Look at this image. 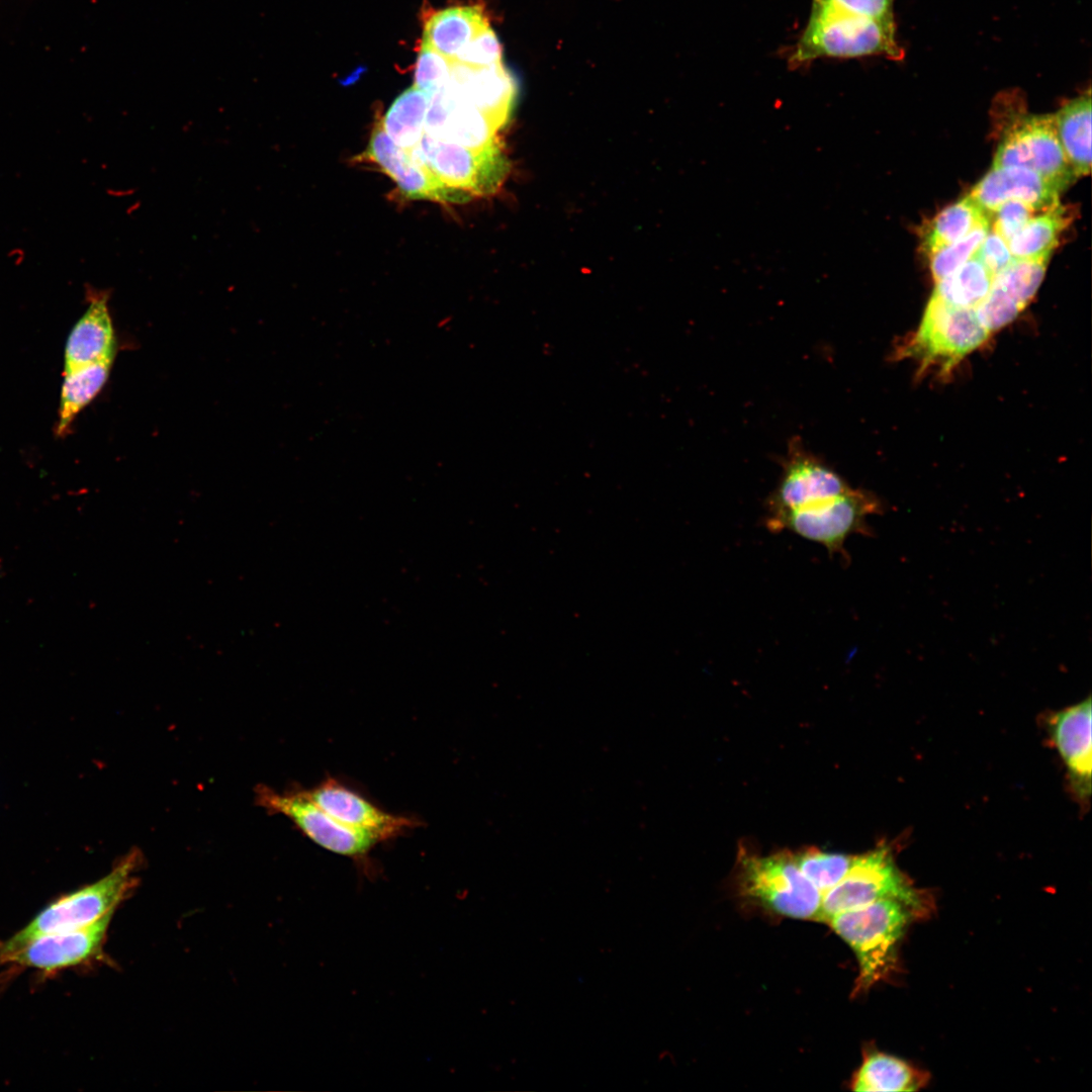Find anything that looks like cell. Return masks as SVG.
Returning <instances> with one entry per match:
<instances>
[{"mask_svg": "<svg viewBox=\"0 0 1092 1092\" xmlns=\"http://www.w3.org/2000/svg\"><path fill=\"white\" fill-rule=\"evenodd\" d=\"M873 55L902 59L894 22L878 21L813 0L807 25L790 56V65L795 68L819 58Z\"/></svg>", "mask_w": 1092, "mask_h": 1092, "instance_id": "obj_1", "label": "cell"}, {"mask_svg": "<svg viewBox=\"0 0 1092 1092\" xmlns=\"http://www.w3.org/2000/svg\"><path fill=\"white\" fill-rule=\"evenodd\" d=\"M916 916L904 903L883 899L837 913L827 921L856 956V993L867 991L896 969L898 944Z\"/></svg>", "mask_w": 1092, "mask_h": 1092, "instance_id": "obj_2", "label": "cell"}, {"mask_svg": "<svg viewBox=\"0 0 1092 1092\" xmlns=\"http://www.w3.org/2000/svg\"><path fill=\"white\" fill-rule=\"evenodd\" d=\"M139 851L124 856L106 876L57 899L28 924L0 941V959L34 938L84 927L114 911L135 884Z\"/></svg>", "mask_w": 1092, "mask_h": 1092, "instance_id": "obj_3", "label": "cell"}, {"mask_svg": "<svg viewBox=\"0 0 1092 1092\" xmlns=\"http://www.w3.org/2000/svg\"><path fill=\"white\" fill-rule=\"evenodd\" d=\"M883 899L898 900L917 916L929 908L928 899L899 871L885 846L853 856L842 880L822 895L819 920L827 922L837 913Z\"/></svg>", "mask_w": 1092, "mask_h": 1092, "instance_id": "obj_4", "label": "cell"}, {"mask_svg": "<svg viewBox=\"0 0 1092 1092\" xmlns=\"http://www.w3.org/2000/svg\"><path fill=\"white\" fill-rule=\"evenodd\" d=\"M881 500L872 492L850 487L831 498L765 518L771 532L788 530L821 544L829 554H844V543L853 534L872 535L870 515L882 514Z\"/></svg>", "mask_w": 1092, "mask_h": 1092, "instance_id": "obj_5", "label": "cell"}, {"mask_svg": "<svg viewBox=\"0 0 1092 1092\" xmlns=\"http://www.w3.org/2000/svg\"><path fill=\"white\" fill-rule=\"evenodd\" d=\"M739 874L743 895L779 914L819 920L822 894L801 872L794 855L743 852L739 855Z\"/></svg>", "mask_w": 1092, "mask_h": 1092, "instance_id": "obj_6", "label": "cell"}, {"mask_svg": "<svg viewBox=\"0 0 1092 1092\" xmlns=\"http://www.w3.org/2000/svg\"><path fill=\"white\" fill-rule=\"evenodd\" d=\"M989 334L975 308L956 307L932 294L920 326L904 351L919 359L923 366L937 365L945 373L980 347Z\"/></svg>", "mask_w": 1092, "mask_h": 1092, "instance_id": "obj_7", "label": "cell"}, {"mask_svg": "<svg viewBox=\"0 0 1092 1092\" xmlns=\"http://www.w3.org/2000/svg\"><path fill=\"white\" fill-rule=\"evenodd\" d=\"M408 152L444 184L472 198L495 192L509 169L498 142L483 149H469L425 133Z\"/></svg>", "mask_w": 1092, "mask_h": 1092, "instance_id": "obj_8", "label": "cell"}, {"mask_svg": "<svg viewBox=\"0 0 1092 1092\" xmlns=\"http://www.w3.org/2000/svg\"><path fill=\"white\" fill-rule=\"evenodd\" d=\"M257 801L267 811L288 818L301 833L322 848L360 862L369 857L380 840L352 829L328 814L302 790L279 793L259 786Z\"/></svg>", "mask_w": 1092, "mask_h": 1092, "instance_id": "obj_9", "label": "cell"}, {"mask_svg": "<svg viewBox=\"0 0 1092 1092\" xmlns=\"http://www.w3.org/2000/svg\"><path fill=\"white\" fill-rule=\"evenodd\" d=\"M992 166L1027 168L1061 190L1076 178L1059 142L1054 114L1016 116L999 144Z\"/></svg>", "mask_w": 1092, "mask_h": 1092, "instance_id": "obj_10", "label": "cell"}, {"mask_svg": "<svg viewBox=\"0 0 1092 1092\" xmlns=\"http://www.w3.org/2000/svg\"><path fill=\"white\" fill-rule=\"evenodd\" d=\"M850 487L835 469L807 450L799 437H794L782 460L778 485L766 499L765 518L831 498Z\"/></svg>", "mask_w": 1092, "mask_h": 1092, "instance_id": "obj_11", "label": "cell"}, {"mask_svg": "<svg viewBox=\"0 0 1092 1092\" xmlns=\"http://www.w3.org/2000/svg\"><path fill=\"white\" fill-rule=\"evenodd\" d=\"M357 161L375 165L397 185L408 199H424L442 203H463L472 199L467 193L440 181L408 151L395 145L384 131L380 120L373 126L365 151Z\"/></svg>", "mask_w": 1092, "mask_h": 1092, "instance_id": "obj_12", "label": "cell"}, {"mask_svg": "<svg viewBox=\"0 0 1092 1092\" xmlns=\"http://www.w3.org/2000/svg\"><path fill=\"white\" fill-rule=\"evenodd\" d=\"M318 807L342 824L376 837L380 842L394 839L420 825L412 817L387 812L334 778L302 790Z\"/></svg>", "mask_w": 1092, "mask_h": 1092, "instance_id": "obj_13", "label": "cell"}, {"mask_svg": "<svg viewBox=\"0 0 1092 1092\" xmlns=\"http://www.w3.org/2000/svg\"><path fill=\"white\" fill-rule=\"evenodd\" d=\"M113 912L84 927L34 938L1 958L0 965L13 964L47 973L81 965L99 953Z\"/></svg>", "mask_w": 1092, "mask_h": 1092, "instance_id": "obj_14", "label": "cell"}, {"mask_svg": "<svg viewBox=\"0 0 1092 1092\" xmlns=\"http://www.w3.org/2000/svg\"><path fill=\"white\" fill-rule=\"evenodd\" d=\"M497 128L477 108L462 100L448 81L431 97L425 119L429 136L469 149L497 143Z\"/></svg>", "mask_w": 1092, "mask_h": 1092, "instance_id": "obj_15", "label": "cell"}, {"mask_svg": "<svg viewBox=\"0 0 1092 1092\" xmlns=\"http://www.w3.org/2000/svg\"><path fill=\"white\" fill-rule=\"evenodd\" d=\"M448 83L497 130L508 123L517 97V84L502 62L487 67H470L453 61Z\"/></svg>", "mask_w": 1092, "mask_h": 1092, "instance_id": "obj_16", "label": "cell"}, {"mask_svg": "<svg viewBox=\"0 0 1092 1092\" xmlns=\"http://www.w3.org/2000/svg\"><path fill=\"white\" fill-rule=\"evenodd\" d=\"M1091 698L1054 713L1048 719L1052 742L1068 770L1069 780L1081 799L1091 793L1092 736Z\"/></svg>", "mask_w": 1092, "mask_h": 1092, "instance_id": "obj_17", "label": "cell"}, {"mask_svg": "<svg viewBox=\"0 0 1092 1092\" xmlns=\"http://www.w3.org/2000/svg\"><path fill=\"white\" fill-rule=\"evenodd\" d=\"M1061 189L1027 168L993 167L976 184L970 197L990 214L1007 200H1019L1037 211L1059 204Z\"/></svg>", "mask_w": 1092, "mask_h": 1092, "instance_id": "obj_18", "label": "cell"}, {"mask_svg": "<svg viewBox=\"0 0 1092 1092\" xmlns=\"http://www.w3.org/2000/svg\"><path fill=\"white\" fill-rule=\"evenodd\" d=\"M114 335L104 294L90 304L73 329L66 346L65 373L114 357Z\"/></svg>", "mask_w": 1092, "mask_h": 1092, "instance_id": "obj_19", "label": "cell"}, {"mask_svg": "<svg viewBox=\"0 0 1092 1092\" xmlns=\"http://www.w3.org/2000/svg\"><path fill=\"white\" fill-rule=\"evenodd\" d=\"M422 43L453 61L461 49L489 25L481 7L453 6L428 9L424 14Z\"/></svg>", "mask_w": 1092, "mask_h": 1092, "instance_id": "obj_20", "label": "cell"}, {"mask_svg": "<svg viewBox=\"0 0 1092 1092\" xmlns=\"http://www.w3.org/2000/svg\"><path fill=\"white\" fill-rule=\"evenodd\" d=\"M1059 142L1075 175L1091 169V95L1087 93L1066 103L1054 114Z\"/></svg>", "mask_w": 1092, "mask_h": 1092, "instance_id": "obj_21", "label": "cell"}, {"mask_svg": "<svg viewBox=\"0 0 1092 1092\" xmlns=\"http://www.w3.org/2000/svg\"><path fill=\"white\" fill-rule=\"evenodd\" d=\"M927 1076L909 1063L879 1052L863 1060L852 1082L860 1092L916 1091L926 1083Z\"/></svg>", "mask_w": 1092, "mask_h": 1092, "instance_id": "obj_22", "label": "cell"}, {"mask_svg": "<svg viewBox=\"0 0 1092 1092\" xmlns=\"http://www.w3.org/2000/svg\"><path fill=\"white\" fill-rule=\"evenodd\" d=\"M430 97L413 86L399 94L380 118L386 134L401 149L411 151L422 141Z\"/></svg>", "mask_w": 1092, "mask_h": 1092, "instance_id": "obj_23", "label": "cell"}, {"mask_svg": "<svg viewBox=\"0 0 1092 1092\" xmlns=\"http://www.w3.org/2000/svg\"><path fill=\"white\" fill-rule=\"evenodd\" d=\"M991 214L967 196L940 211L930 222L923 240L929 255L956 243L977 228L990 224Z\"/></svg>", "mask_w": 1092, "mask_h": 1092, "instance_id": "obj_24", "label": "cell"}, {"mask_svg": "<svg viewBox=\"0 0 1092 1092\" xmlns=\"http://www.w3.org/2000/svg\"><path fill=\"white\" fill-rule=\"evenodd\" d=\"M1068 222L1069 216L1060 204L1036 213L1008 241L1012 257L1051 255Z\"/></svg>", "mask_w": 1092, "mask_h": 1092, "instance_id": "obj_25", "label": "cell"}, {"mask_svg": "<svg viewBox=\"0 0 1092 1092\" xmlns=\"http://www.w3.org/2000/svg\"><path fill=\"white\" fill-rule=\"evenodd\" d=\"M114 357L65 373L61 394L58 433L65 432L75 416L88 404L104 385Z\"/></svg>", "mask_w": 1092, "mask_h": 1092, "instance_id": "obj_26", "label": "cell"}, {"mask_svg": "<svg viewBox=\"0 0 1092 1092\" xmlns=\"http://www.w3.org/2000/svg\"><path fill=\"white\" fill-rule=\"evenodd\" d=\"M994 275L975 257L936 282L933 295L956 307L975 308L989 293Z\"/></svg>", "mask_w": 1092, "mask_h": 1092, "instance_id": "obj_27", "label": "cell"}, {"mask_svg": "<svg viewBox=\"0 0 1092 1092\" xmlns=\"http://www.w3.org/2000/svg\"><path fill=\"white\" fill-rule=\"evenodd\" d=\"M1051 255L1012 259L994 276L993 283L1002 288L1023 308L1033 298L1046 270Z\"/></svg>", "mask_w": 1092, "mask_h": 1092, "instance_id": "obj_28", "label": "cell"}, {"mask_svg": "<svg viewBox=\"0 0 1092 1092\" xmlns=\"http://www.w3.org/2000/svg\"><path fill=\"white\" fill-rule=\"evenodd\" d=\"M794 858L804 876L822 895L842 880L853 860L850 855L816 848L799 852Z\"/></svg>", "mask_w": 1092, "mask_h": 1092, "instance_id": "obj_29", "label": "cell"}, {"mask_svg": "<svg viewBox=\"0 0 1092 1092\" xmlns=\"http://www.w3.org/2000/svg\"><path fill=\"white\" fill-rule=\"evenodd\" d=\"M989 226L990 224L981 225L960 241L928 255L931 274L935 282L951 274L974 256L990 230Z\"/></svg>", "mask_w": 1092, "mask_h": 1092, "instance_id": "obj_30", "label": "cell"}, {"mask_svg": "<svg viewBox=\"0 0 1092 1092\" xmlns=\"http://www.w3.org/2000/svg\"><path fill=\"white\" fill-rule=\"evenodd\" d=\"M453 61L421 42L414 71V86L432 95L449 79Z\"/></svg>", "mask_w": 1092, "mask_h": 1092, "instance_id": "obj_31", "label": "cell"}, {"mask_svg": "<svg viewBox=\"0 0 1092 1092\" xmlns=\"http://www.w3.org/2000/svg\"><path fill=\"white\" fill-rule=\"evenodd\" d=\"M1022 309L1018 302L994 283L986 297L975 307L981 324L989 333L1014 321Z\"/></svg>", "mask_w": 1092, "mask_h": 1092, "instance_id": "obj_32", "label": "cell"}, {"mask_svg": "<svg viewBox=\"0 0 1092 1092\" xmlns=\"http://www.w3.org/2000/svg\"><path fill=\"white\" fill-rule=\"evenodd\" d=\"M453 61L470 67H487L500 63L502 46L490 25L472 37Z\"/></svg>", "mask_w": 1092, "mask_h": 1092, "instance_id": "obj_33", "label": "cell"}, {"mask_svg": "<svg viewBox=\"0 0 1092 1092\" xmlns=\"http://www.w3.org/2000/svg\"><path fill=\"white\" fill-rule=\"evenodd\" d=\"M1032 206L1019 201L1007 200L999 205L991 215L994 216L993 229L1007 243L1036 213Z\"/></svg>", "mask_w": 1092, "mask_h": 1092, "instance_id": "obj_34", "label": "cell"}, {"mask_svg": "<svg viewBox=\"0 0 1092 1092\" xmlns=\"http://www.w3.org/2000/svg\"><path fill=\"white\" fill-rule=\"evenodd\" d=\"M994 276L1013 259L1008 243L994 230H989L974 254Z\"/></svg>", "mask_w": 1092, "mask_h": 1092, "instance_id": "obj_35", "label": "cell"}, {"mask_svg": "<svg viewBox=\"0 0 1092 1092\" xmlns=\"http://www.w3.org/2000/svg\"><path fill=\"white\" fill-rule=\"evenodd\" d=\"M860 16L894 22L893 0H815Z\"/></svg>", "mask_w": 1092, "mask_h": 1092, "instance_id": "obj_36", "label": "cell"}]
</instances>
